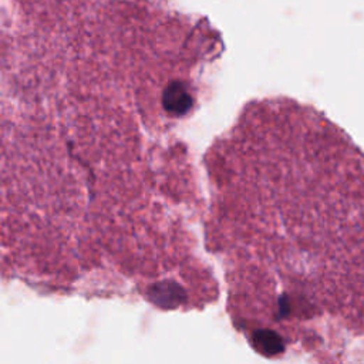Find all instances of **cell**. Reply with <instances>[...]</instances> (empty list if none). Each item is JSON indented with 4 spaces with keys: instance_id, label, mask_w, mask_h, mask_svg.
<instances>
[{
    "instance_id": "obj_1",
    "label": "cell",
    "mask_w": 364,
    "mask_h": 364,
    "mask_svg": "<svg viewBox=\"0 0 364 364\" xmlns=\"http://www.w3.org/2000/svg\"><path fill=\"white\" fill-rule=\"evenodd\" d=\"M200 98L173 68L6 65L3 279L162 310L213 304L199 175L181 135Z\"/></svg>"
},
{
    "instance_id": "obj_2",
    "label": "cell",
    "mask_w": 364,
    "mask_h": 364,
    "mask_svg": "<svg viewBox=\"0 0 364 364\" xmlns=\"http://www.w3.org/2000/svg\"><path fill=\"white\" fill-rule=\"evenodd\" d=\"M203 247L269 360H364V152L289 97L243 105L203 155Z\"/></svg>"
}]
</instances>
